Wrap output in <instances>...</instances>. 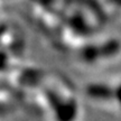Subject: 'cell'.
<instances>
[{
	"mask_svg": "<svg viewBox=\"0 0 121 121\" xmlns=\"http://www.w3.org/2000/svg\"><path fill=\"white\" fill-rule=\"evenodd\" d=\"M114 96L117 98L118 102L121 103V84H119V85L116 87V90H114Z\"/></svg>",
	"mask_w": 121,
	"mask_h": 121,
	"instance_id": "cell-1",
	"label": "cell"
}]
</instances>
